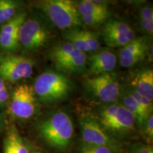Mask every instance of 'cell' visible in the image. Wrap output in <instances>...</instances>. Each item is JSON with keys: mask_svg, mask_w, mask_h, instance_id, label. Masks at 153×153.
I'll use <instances>...</instances> for the list:
<instances>
[{"mask_svg": "<svg viewBox=\"0 0 153 153\" xmlns=\"http://www.w3.org/2000/svg\"><path fill=\"white\" fill-rule=\"evenodd\" d=\"M36 128L40 138L57 152H65L72 144L74 126L65 111L56 109L48 113L38 120Z\"/></svg>", "mask_w": 153, "mask_h": 153, "instance_id": "6da1fadb", "label": "cell"}, {"mask_svg": "<svg viewBox=\"0 0 153 153\" xmlns=\"http://www.w3.org/2000/svg\"><path fill=\"white\" fill-rule=\"evenodd\" d=\"M95 116L105 131L116 139L128 136L136 130L135 117L120 102L101 106Z\"/></svg>", "mask_w": 153, "mask_h": 153, "instance_id": "7a4b0ae2", "label": "cell"}, {"mask_svg": "<svg viewBox=\"0 0 153 153\" xmlns=\"http://www.w3.org/2000/svg\"><path fill=\"white\" fill-rule=\"evenodd\" d=\"M32 87L38 101L51 104L66 100L74 84L62 72L47 70L37 76Z\"/></svg>", "mask_w": 153, "mask_h": 153, "instance_id": "3957f363", "label": "cell"}, {"mask_svg": "<svg viewBox=\"0 0 153 153\" xmlns=\"http://www.w3.org/2000/svg\"><path fill=\"white\" fill-rule=\"evenodd\" d=\"M37 7L53 26L65 30L80 28L83 25L77 3L71 0H43L36 2Z\"/></svg>", "mask_w": 153, "mask_h": 153, "instance_id": "277c9868", "label": "cell"}, {"mask_svg": "<svg viewBox=\"0 0 153 153\" xmlns=\"http://www.w3.org/2000/svg\"><path fill=\"white\" fill-rule=\"evenodd\" d=\"M45 17L26 18L19 30L20 48L26 52L37 51L43 48L53 37L52 30Z\"/></svg>", "mask_w": 153, "mask_h": 153, "instance_id": "5b68a950", "label": "cell"}, {"mask_svg": "<svg viewBox=\"0 0 153 153\" xmlns=\"http://www.w3.org/2000/svg\"><path fill=\"white\" fill-rule=\"evenodd\" d=\"M79 123L83 143L109 148L114 153L120 150L122 143L110 135L100 125L95 115L89 111L79 115Z\"/></svg>", "mask_w": 153, "mask_h": 153, "instance_id": "8992f818", "label": "cell"}, {"mask_svg": "<svg viewBox=\"0 0 153 153\" xmlns=\"http://www.w3.org/2000/svg\"><path fill=\"white\" fill-rule=\"evenodd\" d=\"M50 57L59 71L69 74H79L85 72L87 67V57L65 41L57 43L51 48Z\"/></svg>", "mask_w": 153, "mask_h": 153, "instance_id": "52a82bcc", "label": "cell"}, {"mask_svg": "<svg viewBox=\"0 0 153 153\" xmlns=\"http://www.w3.org/2000/svg\"><path fill=\"white\" fill-rule=\"evenodd\" d=\"M9 102V114L16 119H30L37 113L38 101L30 85L22 84L15 87Z\"/></svg>", "mask_w": 153, "mask_h": 153, "instance_id": "ba28073f", "label": "cell"}, {"mask_svg": "<svg viewBox=\"0 0 153 153\" xmlns=\"http://www.w3.org/2000/svg\"><path fill=\"white\" fill-rule=\"evenodd\" d=\"M34 62L29 57L14 53L0 55V79L16 82L30 77L33 73Z\"/></svg>", "mask_w": 153, "mask_h": 153, "instance_id": "9c48e42d", "label": "cell"}, {"mask_svg": "<svg viewBox=\"0 0 153 153\" xmlns=\"http://www.w3.org/2000/svg\"><path fill=\"white\" fill-rule=\"evenodd\" d=\"M85 87L94 97L105 104L116 102L121 94L119 82L111 73L89 76L85 79Z\"/></svg>", "mask_w": 153, "mask_h": 153, "instance_id": "30bf717a", "label": "cell"}, {"mask_svg": "<svg viewBox=\"0 0 153 153\" xmlns=\"http://www.w3.org/2000/svg\"><path fill=\"white\" fill-rule=\"evenodd\" d=\"M104 43L109 48H122L136 38L131 26L122 20L108 19L102 29Z\"/></svg>", "mask_w": 153, "mask_h": 153, "instance_id": "8fae6325", "label": "cell"}, {"mask_svg": "<svg viewBox=\"0 0 153 153\" xmlns=\"http://www.w3.org/2000/svg\"><path fill=\"white\" fill-rule=\"evenodd\" d=\"M26 18V11H21L1 26L0 28V48L4 53H14L19 49V30Z\"/></svg>", "mask_w": 153, "mask_h": 153, "instance_id": "7c38bea8", "label": "cell"}, {"mask_svg": "<svg viewBox=\"0 0 153 153\" xmlns=\"http://www.w3.org/2000/svg\"><path fill=\"white\" fill-rule=\"evenodd\" d=\"M82 24L95 26L106 23L110 16L108 3L104 1L83 0L77 4Z\"/></svg>", "mask_w": 153, "mask_h": 153, "instance_id": "4fadbf2b", "label": "cell"}, {"mask_svg": "<svg viewBox=\"0 0 153 153\" xmlns=\"http://www.w3.org/2000/svg\"><path fill=\"white\" fill-rule=\"evenodd\" d=\"M150 48V41L147 36L136 37L125 46L120 48L118 53L120 65L131 68L145 59Z\"/></svg>", "mask_w": 153, "mask_h": 153, "instance_id": "5bb4252c", "label": "cell"}, {"mask_svg": "<svg viewBox=\"0 0 153 153\" xmlns=\"http://www.w3.org/2000/svg\"><path fill=\"white\" fill-rule=\"evenodd\" d=\"M99 33L76 28L63 31L65 41L69 42L82 53H94L99 49Z\"/></svg>", "mask_w": 153, "mask_h": 153, "instance_id": "9a60e30c", "label": "cell"}, {"mask_svg": "<svg viewBox=\"0 0 153 153\" xmlns=\"http://www.w3.org/2000/svg\"><path fill=\"white\" fill-rule=\"evenodd\" d=\"M117 60V57L112 51L99 48L87 58L89 72L91 76L111 73L116 68Z\"/></svg>", "mask_w": 153, "mask_h": 153, "instance_id": "2e32d148", "label": "cell"}, {"mask_svg": "<svg viewBox=\"0 0 153 153\" xmlns=\"http://www.w3.org/2000/svg\"><path fill=\"white\" fill-rule=\"evenodd\" d=\"M3 153H30V147L14 124L7 128L3 142Z\"/></svg>", "mask_w": 153, "mask_h": 153, "instance_id": "e0dca14e", "label": "cell"}, {"mask_svg": "<svg viewBox=\"0 0 153 153\" xmlns=\"http://www.w3.org/2000/svg\"><path fill=\"white\" fill-rule=\"evenodd\" d=\"M131 89L149 100L153 101V72L145 69L135 74L131 80Z\"/></svg>", "mask_w": 153, "mask_h": 153, "instance_id": "ac0fdd59", "label": "cell"}, {"mask_svg": "<svg viewBox=\"0 0 153 153\" xmlns=\"http://www.w3.org/2000/svg\"><path fill=\"white\" fill-rule=\"evenodd\" d=\"M120 103L126 107V109L128 110L131 113V114L135 118L137 126L141 128V126L143 125L145 120L148 119L150 116H148L141 108L138 103L130 92L129 89H126L123 91V94H122V101Z\"/></svg>", "mask_w": 153, "mask_h": 153, "instance_id": "d6986e66", "label": "cell"}, {"mask_svg": "<svg viewBox=\"0 0 153 153\" xmlns=\"http://www.w3.org/2000/svg\"><path fill=\"white\" fill-rule=\"evenodd\" d=\"M23 2L16 0H0V25L11 20L21 11Z\"/></svg>", "mask_w": 153, "mask_h": 153, "instance_id": "ffe728a7", "label": "cell"}, {"mask_svg": "<svg viewBox=\"0 0 153 153\" xmlns=\"http://www.w3.org/2000/svg\"><path fill=\"white\" fill-rule=\"evenodd\" d=\"M138 24L140 28L149 36L153 33V9L152 5L147 4L139 9Z\"/></svg>", "mask_w": 153, "mask_h": 153, "instance_id": "44dd1931", "label": "cell"}, {"mask_svg": "<svg viewBox=\"0 0 153 153\" xmlns=\"http://www.w3.org/2000/svg\"><path fill=\"white\" fill-rule=\"evenodd\" d=\"M129 90L132 96L134 97V99H135L137 102L138 103V104L140 105V106L141 107V108H142L148 116L152 115L153 110L152 101H150L149 99L145 98V97L140 94L136 92V91L133 90L131 88H129Z\"/></svg>", "mask_w": 153, "mask_h": 153, "instance_id": "7402d4cb", "label": "cell"}, {"mask_svg": "<svg viewBox=\"0 0 153 153\" xmlns=\"http://www.w3.org/2000/svg\"><path fill=\"white\" fill-rule=\"evenodd\" d=\"M79 153H114L109 148L102 146L91 145L82 143Z\"/></svg>", "mask_w": 153, "mask_h": 153, "instance_id": "603a6c76", "label": "cell"}, {"mask_svg": "<svg viewBox=\"0 0 153 153\" xmlns=\"http://www.w3.org/2000/svg\"><path fill=\"white\" fill-rule=\"evenodd\" d=\"M142 129L143 134L144 135L149 142L152 141L153 139V116L152 114L148 117V119L145 120L143 125L140 128Z\"/></svg>", "mask_w": 153, "mask_h": 153, "instance_id": "cb8c5ba5", "label": "cell"}, {"mask_svg": "<svg viewBox=\"0 0 153 153\" xmlns=\"http://www.w3.org/2000/svg\"><path fill=\"white\" fill-rule=\"evenodd\" d=\"M129 153H153L152 147L142 143H135L131 145Z\"/></svg>", "mask_w": 153, "mask_h": 153, "instance_id": "d4e9b609", "label": "cell"}, {"mask_svg": "<svg viewBox=\"0 0 153 153\" xmlns=\"http://www.w3.org/2000/svg\"><path fill=\"white\" fill-rule=\"evenodd\" d=\"M10 98V93L7 87L0 91V108L5 106L9 103Z\"/></svg>", "mask_w": 153, "mask_h": 153, "instance_id": "484cf974", "label": "cell"}, {"mask_svg": "<svg viewBox=\"0 0 153 153\" xmlns=\"http://www.w3.org/2000/svg\"><path fill=\"white\" fill-rule=\"evenodd\" d=\"M7 128V123L5 116L4 114H0V136Z\"/></svg>", "mask_w": 153, "mask_h": 153, "instance_id": "4316f807", "label": "cell"}, {"mask_svg": "<svg viewBox=\"0 0 153 153\" xmlns=\"http://www.w3.org/2000/svg\"><path fill=\"white\" fill-rule=\"evenodd\" d=\"M7 87V85H6V82H4L3 80L0 79V91L2 90L3 89Z\"/></svg>", "mask_w": 153, "mask_h": 153, "instance_id": "83f0119b", "label": "cell"}, {"mask_svg": "<svg viewBox=\"0 0 153 153\" xmlns=\"http://www.w3.org/2000/svg\"><path fill=\"white\" fill-rule=\"evenodd\" d=\"M30 153H45V152L40 150H38V149H33V150L30 149Z\"/></svg>", "mask_w": 153, "mask_h": 153, "instance_id": "f1b7e54d", "label": "cell"}]
</instances>
